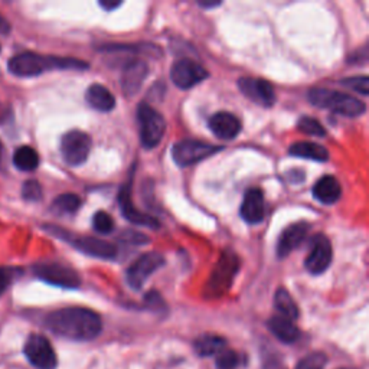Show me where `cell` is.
<instances>
[{
	"mask_svg": "<svg viewBox=\"0 0 369 369\" xmlns=\"http://www.w3.org/2000/svg\"><path fill=\"white\" fill-rule=\"evenodd\" d=\"M45 325L56 336L77 340V342H89L103 330L101 318L96 311L84 307L55 310L46 316Z\"/></svg>",
	"mask_w": 369,
	"mask_h": 369,
	"instance_id": "1",
	"label": "cell"
},
{
	"mask_svg": "<svg viewBox=\"0 0 369 369\" xmlns=\"http://www.w3.org/2000/svg\"><path fill=\"white\" fill-rule=\"evenodd\" d=\"M9 71L16 77H37L45 71L52 70H79L84 71L89 68V64L74 60V58H60V56H44L35 52H22L15 55L8 64Z\"/></svg>",
	"mask_w": 369,
	"mask_h": 369,
	"instance_id": "2",
	"label": "cell"
},
{
	"mask_svg": "<svg viewBox=\"0 0 369 369\" xmlns=\"http://www.w3.org/2000/svg\"><path fill=\"white\" fill-rule=\"evenodd\" d=\"M307 98L315 107L328 108L345 117H359L366 110L365 104L356 97L328 89H311L307 93Z\"/></svg>",
	"mask_w": 369,
	"mask_h": 369,
	"instance_id": "3",
	"label": "cell"
},
{
	"mask_svg": "<svg viewBox=\"0 0 369 369\" xmlns=\"http://www.w3.org/2000/svg\"><path fill=\"white\" fill-rule=\"evenodd\" d=\"M238 271H240L238 255L233 251H224L205 286V297L207 299L222 297L231 289Z\"/></svg>",
	"mask_w": 369,
	"mask_h": 369,
	"instance_id": "4",
	"label": "cell"
},
{
	"mask_svg": "<svg viewBox=\"0 0 369 369\" xmlns=\"http://www.w3.org/2000/svg\"><path fill=\"white\" fill-rule=\"evenodd\" d=\"M45 230H48V233L53 234L55 237H60L61 240L67 241L79 252L90 255V257L100 259V260H115L117 257V248L111 242L98 240L96 237L72 235L65 230H61L58 226H52V225L45 226Z\"/></svg>",
	"mask_w": 369,
	"mask_h": 369,
	"instance_id": "5",
	"label": "cell"
},
{
	"mask_svg": "<svg viewBox=\"0 0 369 369\" xmlns=\"http://www.w3.org/2000/svg\"><path fill=\"white\" fill-rule=\"evenodd\" d=\"M137 123L140 130V141L143 148H156L166 133L164 117L152 105L141 103L137 107Z\"/></svg>",
	"mask_w": 369,
	"mask_h": 369,
	"instance_id": "6",
	"label": "cell"
},
{
	"mask_svg": "<svg viewBox=\"0 0 369 369\" xmlns=\"http://www.w3.org/2000/svg\"><path fill=\"white\" fill-rule=\"evenodd\" d=\"M222 148L207 143L201 140H181L172 148V157L175 163L181 167L192 166L195 163H200L201 160L221 152Z\"/></svg>",
	"mask_w": 369,
	"mask_h": 369,
	"instance_id": "7",
	"label": "cell"
},
{
	"mask_svg": "<svg viewBox=\"0 0 369 369\" xmlns=\"http://www.w3.org/2000/svg\"><path fill=\"white\" fill-rule=\"evenodd\" d=\"M34 273L42 281L56 287L78 289L81 286L79 274L74 268L60 263H38L34 266Z\"/></svg>",
	"mask_w": 369,
	"mask_h": 369,
	"instance_id": "8",
	"label": "cell"
},
{
	"mask_svg": "<svg viewBox=\"0 0 369 369\" xmlns=\"http://www.w3.org/2000/svg\"><path fill=\"white\" fill-rule=\"evenodd\" d=\"M91 137L81 130H71L61 138V155L67 164L79 166L89 159Z\"/></svg>",
	"mask_w": 369,
	"mask_h": 369,
	"instance_id": "9",
	"label": "cell"
},
{
	"mask_svg": "<svg viewBox=\"0 0 369 369\" xmlns=\"http://www.w3.org/2000/svg\"><path fill=\"white\" fill-rule=\"evenodd\" d=\"M163 264H164L163 254L156 252V251L143 254L126 271L127 285L133 290H140L141 287L145 286V283L148 281V278L153 273H156L160 267H163Z\"/></svg>",
	"mask_w": 369,
	"mask_h": 369,
	"instance_id": "10",
	"label": "cell"
},
{
	"mask_svg": "<svg viewBox=\"0 0 369 369\" xmlns=\"http://www.w3.org/2000/svg\"><path fill=\"white\" fill-rule=\"evenodd\" d=\"M25 356L38 369H55L58 365L56 354L49 340L42 335H31L27 337L25 348Z\"/></svg>",
	"mask_w": 369,
	"mask_h": 369,
	"instance_id": "11",
	"label": "cell"
},
{
	"mask_svg": "<svg viewBox=\"0 0 369 369\" xmlns=\"http://www.w3.org/2000/svg\"><path fill=\"white\" fill-rule=\"evenodd\" d=\"M332 259L333 250L329 238L323 234H318L311 238L310 251L304 260L306 270L313 276L323 274L329 268Z\"/></svg>",
	"mask_w": 369,
	"mask_h": 369,
	"instance_id": "12",
	"label": "cell"
},
{
	"mask_svg": "<svg viewBox=\"0 0 369 369\" xmlns=\"http://www.w3.org/2000/svg\"><path fill=\"white\" fill-rule=\"evenodd\" d=\"M209 77L208 71L196 61L189 58H182L176 61L170 70V79L174 81L178 89L189 90L195 85L201 84L204 79Z\"/></svg>",
	"mask_w": 369,
	"mask_h": 369,
	"instance_id": "13",
	"label": "cell"
},
{
	"mask_svg": "<svg viewBox=\"0 0 369 369\" xmlns=\"http://www.w3.org/2000/svg\"><path fill=\"white\" fill-rule=\"evenodd\" d=\"M238 89L247 98L259 105L271 107L276 103L274 87L266 79L244 77L238 79Z\"/></svg>",
	"mask_w": 369,
	"mask_h": 369,
	"instance_id": "14",
	"label": "cell"
},
{
	"mask_svg": "<svg viewBox=\"0 0 369 369\" xmlns=\"http://www.w3.org/2000/svg\"><path fill=\"white\" fill-rule=\"evenodd\" d=\"M119 205H120V209H122V214L123 216L130 221L131 224L134 225H140V226H146V228H152V230H157L159 228V222L145 214L141 211H137L133 205V201H131V182H127L124 183L123 189L120 190L119 193Z\"/></svg>",
	"mask_w": 369,
	"mask_h": 369,
	"instance_id": "15",
	"label": "cell"
},
{
	"mask_svg": "<svg viewBox=\"0 0 369 369\" xmlns=\"http://www.w3.org/2000/svg\"><path fill=\"white\" fill-rule=\"evenodd\" d=\"M149 75V67L141 60H131L122 72V89L126 97H134Z\"/></svg>",
	"mask_w": 369,
	"mask_h": 369,
	"instance_id": "16",
	"label": "cell"
},
{
	"mask_svg": "<svg viewBox=\"0 0 369 369\" xmlns=\"http://www.w3.org/2000/svg\"><path fill=\"white\" fill-rule=\"evenodd\" d=\"M240 215L247 224L251 225L263 222L266 216V205H264V193L261 189L252 188L245 192Z\"/></svg>",
	"mask_w": 369,
	"mask_h": 369,
	"instance_id": "17",
	"label": "cell"
},
{
	"mask_svg": "<svg viewBox=\"0 0 369 369\" xmlns=\"http://www.w3.org/2000/svg\"><path fill=\"white\" fill-rule=\"evenodd\" d=\"M310 225L307 222H296L281 233L277 244L278 259H285L306 240Z\"/></svg>",
	"mask_w": 369,
	"mask_h": 369,
	"instance_id": "18",
	"label": "cell"
},
{
	"mask_svg": "<svg viewBox=\"0 0 369 369\" xmlns=\"http://www.w3.org/2000/svg\"><path fill=\"white\" fill-rule=\"evenodd\" d=\"M209 129L221 140H233L241 133V122L228 111H219L209 119Z\"/></svg>",
	"mask_w": 369,
	"mask_h": 369,
	"instance_id": "19",
	"label": "cell"
},
{
	"mask_svg": "<svg viewBox=\"0 0 369 369\" xmlns=\"http://www.w3.org/2000/svg\"><path fill=\"white\" fill-rule=\"evenodd\" d=\"M267 326L270 332L283 344H294L296 340L300 337V330L297 329L294 322L287 318H283L280 315L273 316L267 322Z\"/></svg>",
	"mask_w": 369,
	"mask_h": 369,
	"instance_id": "20",
	"label": "cell"
},
{
	"mask_svg": "<svg viewBox=\"0 0 369 369\" xmlns=\"http://www.w3.org/2000/svg\"><path fill=\"white\" fill-rule=\"evenodd\" d=\"M340 195H342V188H340L337 179L330 175L321 178L313 186V196L325 205H333L337 202Z\"/></svg>",
	"mask_w": 369,
	"mask_h": 369,
	"instance_id": "21",
	"label": "cell"
},
{
	"mask_svg": "<svg viewBox=\"0 0 369 369\" xmlns=\"http://www.w3.org/2000/svg\"><path fill=\"white\" fill-rule=\"evenodd\" d=\"M85 100H87L89 105L97 111H111L116 107V98L110 93L108 89H105L101 84H93L89 87L87 93H85Z\"/></svg>",
	"mask_w": 369,
	"mask_h": 369,
	"instance_id": "22",
	"label": "cell"
},
{
	"mask_svg": "<svg viewBox=\"0 0 369 369\" xmlns=\"http://www.w3.org/2000/svg\"><path fill=\"white\" fill-rule=\"evenodd\" d=\"M193 349L198 355L202 358L212 356V355L216 356L219 352L226 349V340L218 335L205 333L195 339Z\"/></svg>",
	"mask_w": 369,
	"mask_h": 369,
	"instance_id": "23",
	"label": "cell"
},
{
	"mask_svg": "<svg viewBox=\"0 0 369 369\" xmlns=\"http://www.w3.org/2000/svg\"><path fill=\"white\" fill-rule=\"evenodd\" d=\"M289 155L316 162H326L329 159L328 150L323 146L313 143V141H297L289 148Z\"/></svg>",
	"mask_w": 369,
	"mask_h": 369,
	"instance_id": "24",
	"label": "cell"
},
{
	"mask_svg": "<svg viewBox=\"0 0 369 369\" xmlns=\"http://www.w3.org/2000/svg\"><path fill=\"white\" fill-rule=\"evenodd\" d=\"M274 307L278 311V315L287 318L290 321H296L299 318V309L293 297L286 289H278L274 294Z\"/></svg>",
	"mask_w": 369,
	"mask_h": 369,
	"instance_id": "25",
	"label": "cell"
},
{
	"mask_svg": "<svg viewBox=\"0 0 369 369\" xmlns=\"http://www.w3.org/2000/svg\"><path fill=\"white\" fill-rule=\"evenodd\" d=\"M13 164L22 172H32L39 166V155L31 146H20L13 155Z\"/></svg>",
	"mask_w": 369,
	"mask_h": 369,
	"instance_id": "26",
	"label": "cell"
},
{
	"mask_svg": "<svg viewBox=\"0 0 369 369\" xmlns=\"http://www.w3.org/2000/svg\"><path fill=\"white\" fill-rule=\"evenodd\" d=\"M81 207V200L79 196L74 193H64L60 195L56 200L52 202V211L58 215H71L78 211Z\"/></svg>",
	"mask_w": 369,
	"mask_h": 369,
	"instance_id": "27",
	"label": "cell"
},
{
	"mask_svg": "<svg viewBox=\"0 0 369 369\" xmlns=\"http://www.w3.org/2000/svg\"><path fill=\"white\" fill-rule=\"evenodd\" d=\"M101 51H110V52H119V51H133V52H137V53H149L150 56H153V58H159V56L162 55V51L156 46V45H149V44H145V45H105L101 48Z\"/></svg>",
	"mask_w": 369,
	"mask_h": 369,
	"instance_id": "28",
	"label": "cell"
},
{
	"mask_svg": "<svg viewBox=\"0 0 369 369\" xmlns=\"http://www.w3.org/2000/svg\"><path fill=\"white\" fill-rule=\"evenodd\" d=\"M297 129L307 134V136H313V137H323L326 134V130L325 127L316 120V119H311V117H302L299 122H297Z\"/></svg>",
	"mask_w": 369,
	"mask_h": 369,
	"instance_id": "29",
	"label": "cell"
},
{
	"mask_svg": "<svg viewBox=\"0 0 369 369\" xmlns=\"http://www.w3.org/2000/svg\"><path fill=\"white\" fill-rule=\"evenodd\" d=\"M216 369H237L241 363L240 355L233 349H224L216 355Z\"/></svg>",
	"mask_w": 369,
	"mask_h": 369,
	"instance_id": "30",
	"label": "cell"
},
{
	"mask_svg": "<svg viewBox=\"0 0 369 369\" xmlns=\"http://www.w3.org/2000/svg\"><path fill=\"white\" fill-rule=\"evenodd\" d=\"M328 356L323 352H313L299 361L296 369H325Z\"/></svg>",
	"mask_w": 369,
	"mask_h": 369,
	"instance_id": "31",
	"label": "cell"
},
{
	"mask_svg": "<svg viewBox=\"0 0 369 369\" xmlns=\"http://www.w3.org/2000/svg\"><path fill=\"white\" fill-rule=\"evenodd\" d=\"M93 226L100 234H110L115 230V221H112L111 215L105 211H98L93 216Z\"/></svg>",
	"mask_w": 369,
	"mask_h": 369,
	"instance_id": "32",
	"label": "cell"
},
{
	"mask_svg": "<svg viewBox=\"0 0 369 369\" xmlns=\"http://www.w3.org/2000/svg\"><path fill=\"white\" fill-rule=\"evenodd\" d=\"M340 84L345 85L349 90L359 93L362 96H368L369 93V78L366 75H361V77H351L347 79L340 81Z\"/></svg>",
	"mask_w": 369,
	"mask_h": 369,
	"instance_id": "33",
	"label": "cell"
},
{
	"mask_svg": "<svg viewBox=\"0 0 369 369\" xmlns=\"http://www.w3.org/2000/svg\"><path fill=\"white\" fill-rule=\"evenodd\" d=\"M22 196L27 202H38L42 200V188L38 181H26L22 186Z\"/></svg>",
	"mask_w": 369,
	"mask_h": 369,
	"instance_id": "34",
	"label": "cell"
},
{
	"mask_svg": "<svg viewBox=\"0 0 369 369\" xmlns=\"http://www.w3.org/2000/svg\"><path fill=\"white\" fill-rule=\"evenodd\" d=\"M12 280H13L12 270L5 268V267H0V296H2L8 290Z\"/></svg>",
	"mask_w": 369,
	"mask_h": 369,
	"instance_id": "35",
	"label": "cell"
},
{
	"mask_svg": "<svg viewBox=\"0 0 369 369\" xmlns=\"http://www.w3.org/2000/svg\"><path fill=\"white\" fill-rule=\"evenodd\" d=\"M126 240L127 242H131V244H148L149 242V238L145 235V234H141V233H126Z\"/></svg>",
	"mask_w": 369,
	"mask_h": 369,
	"instance_id": "36",
	"label": "cell"
},
{
	"mask_svg": "<svg viewBox=\"0 0 369 369\" xmlns=\"http://www.w3.org/2000/svg\"><path fill=\"white\" fill-rule=\"evenodd\" d=\"M11 32V25L9 22L0 15V34H4V35H8Z\"/></svg>",
	"mask_w": 369,
	"mask_h": 369,
	"instance_id": "37",
	"label": "cell"
},
{
	"mask_svg": "<svg viewBox=\"0 0 369 369\" xmlns=\"http://www.w3.org/2000/svg\"><path fill=\"white\" fill-rule=\"evenodd\" d=\"M122 5H123L122 2H100V6H101L103 9H105L107 12L115 11V9H117L119 6H122Z\"/></svg>",
	"mask_w": 369,
	"mask_h": 369,
	"instance_id": "38",
	"label": "cell"
},
{
	"mask_svg": "<svg viewBox=\"0 0 369 369\" xmlns=\"http://www.w3.org/2000/svg\"><path fill=\"white\" fill-rule=\"evenodd\" d=\"M201 8H205V9H212V8H216L221 5V2H200L198 4Z\"/></svg>",
	"mask_w": 369,
	"mask_h": 369,
	"instance_id": "39",
	"label": "cell"
},
{
	"mask_svg": "<svg viewBox=\"0 0 369 369\" xmlns=\"http://www.w3.org/2000/svg\"><path fill=\"white\" fill-rule=\"evenodd\" d=\"M0 157H2V143H0Z\"/></svg>",
	"mask_w": 369,
	"mask_h": 369,
	"instance_id": "40",
	"label": "cell"
},
{
	"mask_svg": "<svg viewBox=\"0 0 369 369\" xmlns=\"http://www.w3.org/2000/svg\"><path fill=\"white\" fill-rule=\"evenodd\" d=\"M340 369H356V368H340Z\"/></svg>",
	"mask_w": 369,
	"mask_h": 369,
	"instance_id": "41",
	"label": "cell"
}]
</instances>
